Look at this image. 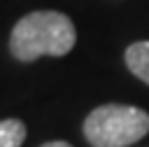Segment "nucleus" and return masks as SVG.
<instances>
[{"label":"nucleus","instance_id":"obj_1","mask_svg":"<svg viewBox=\"0 0 149 147\" xmlns=\"http://www.w3.org/2000/svg\"><path fill=\"white\" fill-rule=\"evenodd\" d=\"M77 42V30L70 16L51 9L30 12L16 21L9 35L14 58L30 63L40 56H65Z\"/></svg>","mask_w":149,"mask_h":147},{"label":"nucleus","instance_id":"obj_2","mask_svg":"<svg viewBox=\"0 0 149 147\" xmlns=\"http://www.w3.org/2000/svg\"><path fill=\"white\" fill-rule=\"evenodd\" d=\"M149 133V114L133 105L107 103L84 119V135L91 147H128Z\"/></svg>","mask_w":149,"mask_h":147},{"label":"nucleus","instance_id":"obj_3","mask_svg":"<svg viewBox=\"0 0 149 147\" xmlns=\"http://www.w3.org/2000/svg\"><path fill=\"white\" fill-rule=\"evenodd\" d=\"M126 65L137 79L149 84V40L133 42L126 49Z\"/></svg>","mask_w":149,"mask_h":147},{"label":"nucleus","instance_id":"obj_4","mask_svg":"<svg viewBox=\"0 0 149 147\" xmlns=\"http://www.w3.org/2000/svg\"><path fill=\"white\" fill-rule=\"evenodd\" d=\"M26 140V124L21 119L0 121V147H21Z\"/></svg>","mask_w":149,"mask_h":147},{"label":"nucleus","instance_id":"obj_5","mask_svg":"<svg viewBox=\"0 0 149 147\" xmlns=\"http://www.w3.org/2000/svg\"><path fill=\"white\" fill-rule=\"evenodd\" d=\"M40 147H72V145L65 142V140H51V142H44V145H40Z\"/></svg>","mask_w":149,"mask_h":147}]
</instances>
